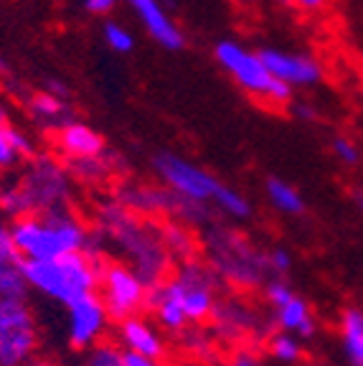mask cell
I'll list each match as a JSON object with an SVG mask.
<instances>
[{
    "label": "cell",
    "mask_w": 363,
    "mask_h": 366,
    "mask_svg": "<svg viewBox=\"0 0 363 366\" xmlns=\"http://www.w3.org/2000/svg\"><path fill=\"white\" fill-rule=\"evenodd\" d=\"M89 222L94 229L96 247L107 257H117L137 269L150 287L171 274L176 259L171 257L163 242L160 219L142 217L109 196L94 206Z\"/></svg>",
    "instance_id": "obj_1"
},
{
    "label": "cell",
    "mask_w": 363,
    "mask_h": 366,
    "mask_svg": "<svg viewBox=\"0 0 363 366\" xmlns=\"http://www.w3.org/2000/svg\"><path fill=\"white\" fill-rule=\"evenodd\" d=\"M227 285L201 254L173 264L165 280L150 287L148 313L171 338L191 326H209Z\"/></svg>",
    "instance_id": "obj_2"
},
{
    "label": "cell",
    "mask_w": 363,
    "mask_h": 366,
    "mask_svg": "<svg viewBox=\"0 0 363 366\" xmlns=\"http://www.w3.org/2000/svg\"><path fill=\"white\" fill-rule=\"evenodd\" d=\"M76 181L56 153H36L16 171L0 176V217L8 222L76 206Z\"/></svg>",
    "instance_id": "obj_3"
},
{
    "label": "cell",
    "mask_w": 363,
    "mask_h": 366,
    "mask_svg": "<svg viewBox=\"0 0 363 366\" xmlns=\"http://www.w3.org/2000/svg\"><path fill=\"white\" fill-rule=\"evenodd\" d=\"M8 232L13 249L23 259H51L96 247L89 217L76 206L16 217L8 222Z\"/></svg>",
    "instance_id": "obj_4"
},
{
    "label": "cell",
    "mask_w": 363,
    "mask_h": 366,
    "mask_svg": "<svg viewBox=\"0 0 363 366\" xmlns=\"http://www.w3.org/2000/svg\"><path fill=\"white\" fill-rule=\"evenodd\" d=\"M199 239L201 257L214 267L229 290L254 292V287H264V272L269 269L267 254H259L244 234L214 219L199 229Z\"/></svg>",
    "instance_id": "obj_5"
},
{
    "label": "cell",
    "mask_w": 363,
    "mask_h": 366,
    "mask_svg": "<svg viewBox=\"0 0 363 366\" xmlns=\"http://www.w3.org/2000/svg\"><path fill=\"white\" fill-rule=\"evenodd\" d=\"M104 257L107 254L99 247H91V249L71 252L51 259H26L31 295H41L49 303L64 308L74 303L76 297L96 292Z\"/></svg>",
    "instance_id": "obj_6"
},
{
    "label": "cell",
    "mask_w": 363,
    "mask_h": 366,
    "mask_svg": "<svg viewBox=\"0 0 363 366\" xmlns=\"http://www.w3.org/2000/svg\"><path fill=\"white\" fill-rule=\"evenodd\" d=\"M44 331L31 295H0V366H23L44 354Z\"/></svg>",
    "instance_id": "obj_7"
},
{
    "label": "cell",
    "mask_w": 363,
    "mask_h": 366,
    "mask_svg": "<svg viewBox=\"0 0 363 366\" xmlns=\"http://www.w3.org/2000/svg\"><path fill=\"white\" fill-rule=\"evenodd\" d=\"M214 56L219 66L237 81L252 97L264 99L269 104H287L292 99V86L274 79L269 69L264 66L259 51H249L239 41L224 39L214 46Z\"/></svg>",
    "instance_id": "obj_8"
},
{
    "label": "cell",
    "mask_w": 363,
    "mask_h": 366,
    "mask_svg": "<svg viewBox=\"0 0 363 366\" xmlns=\"http://www.w3.org/2000/svg\"><path fill=\"white\" fill-rule=\"evenodd\" d=\"M96 292L107 305L114 323L127 315L148 313L150 285L137 269H132L127 262L117 257H104L99 269V285Z\"/></svg>",
    "instance_id": "obj_9"
},
{
    "label": "cell",
    "mask_w": 363,
    "mask_h": 366,
    "mask_svg": "<svg viewBox=\"0 0 363 366\" xmlns=\"http://www.w3.org/2000/svg\"><path fill=\"white\" fill-rule=\"evenodd\" d=\"M153 171L163 186L176 191L178 196L193 201V204L214 206L222 199V191L227 183H222L216 176H211L206 168L196 166L191 160L176 153H160L153 158Z\"/></svg>",
    "instance_id": "obj_10"
},
{
    "label": "cell",
    "mask_w": 363,
    "mask_h": 366,
    "mask_svg": "<svg viewBox=\"0 0 363 366\" xmlns=\"http://www.w3.org/2000/svg\"><path fill=\"white\" fill-rule=\"evenodd\" d=\"M114 318L109 315L107 305L99 292L76 297L74 303L64 305V338L71 354L81 356L84 351L94 349L96 343L112 338Z\"/></svg>",
    "instance_id": "obj_11"
},
{
    "label": "cell",
    "mask_w": 363,
    "mask_h": 366,
    "mask_svg": "<svg viewBox=\"0 0 363 366\" xmlns=\"http://www.w3.org/2000/svg\"><path fill=\"white\" fill-rule=\"evenodd\" d=\"M112 338L125 354H135L142 359H173V338L155 323L150 313L127 315L117 320L112 328Z\"/></svg>",
    "instance_id": "obj_12"
},
{
    "label": "cell",
    "mask_w": 363,
    "mask_h": 366,
    "mask_svg": "<svg viewBox=\"0 0 363 366\" xmlns=\"http://www.w3.org/2000/svg\"><path fill=\"white\" fill-rule=\"evenodd\" d=\"M209 328L214 336L222 341L224 349H237L247 346L252 333V310L247 308L244 292L239 290H224L222 300L216 305L214 315L209 320Z\"/></svg>",
    "instance_id": "obj_13"
},
{
    "label": "cell",
    "mask_w": 363,
    "mask_h": 366,
    "mask_svg": "<svg viewBox=\"0 0 363 366\" xmlns=\"http://www.w3.org/2000/svg\"><path fill=\"white\" fill-rule=\"evenodd\" d=\"M49 143H51V153H56L61 160H79V158H94V155L107 153V143L104 137L94 130L91 125L81 120H69L59 122L56 127L49 130Z\"/></svg>",
    "instance_id": "obj_14"
},
{
    "label": "cell",
    "mask_w": 363,
    "mask_h": 366,
    "mask_svg": "<svg viewBox=\"0 0 363 366\" xmlns=\"http://www.w3.org/2000/svg\"><path fill=\"white\" fill-rule=\"evenodd\" d=\"M259 56L274 79L289 86H312L323 79V66L305 54H289L279 49H259Z\"/></svg>",
    "instance_id": "obj_15"
},
{
    "label": "cell",
    "mask_w": 363,
    "mask_h": 366,
    "mask_svg": "<svg viewBox=\"0 0 363 366\" xmlns=\"http://www.w3.org/2000/svg\"><path fill=\"white\" fill-rule=\"evenodd\" d=\"M227 354L222 341L214 336L209 326H191L173 338V361L178 364L216 366Z\"/></svg>",
    "instance_id": "obj_16"
},
{
    "label": "cell",
    "mask_w": 363,
    "mask_h": 366,
    "mask_svg": "<svg viewBox=\"0 0 363 366\" xmlns=\"http://www.w3.org/2000/svg\"><path fill=\"white\" fill-rule=\"evenodd\" d=\"M127 6L135 11V16L142 21V26L155 44H160L168 51H181L186 46V36L176 26V21L168 16L160 0H127Z\"/></svg>",
    "instance_id": "obj_17"
},
{
    "label": "cell",
    "mask_w": 363,
    "mask_h": 366,
    "mask_svg": "<svg viewBox=\"0 0 363 366\" xmlns=\"http://www.w3.org/2000/svg\"><path fill=\"white\" fill-rule=\"evenodd\" d=\"M66 163V160H64ZM79 189H107L117 183L119 160L112 153L94 155V158H79L66 163Z\"/></svg>",
    "instance_id": "obj_18"
},
{
    "label": "cell",
    "mask_w": 363,
    "mask_h": 366,
    "mask_svg": "<svg viewBox=\"0 0 363 366\" xmlns=\"http://www.w3.org/2000/svg\"><path fill=\"white\" fill-rule=\"evenodd\" d=\"M39 150H36V143L31 140V135L18 130L16 125L0 127V176L16 171L18 166H23Z\"/></svg>",
    "instance_id": "obj_19"
},
{
    "label": "cell",
    "mask_w": 363,
    "mask_h": 366,
    "mask_svg": "<svg viewBox=\"0 0 363 366\" xmlns=\"http://www.w3.org/2000/svg\"><path fill=\"white\" fill-rule=\"evenodd\" d=\"M160 229H163L165 247L176 262L201 254V239L196 227L181 222V219H160Z\"/></svg>",
    "instance_id": "obj_20"
},
{
    "label": "cell",
    "mask_w": 363,
    "mask_h": 366,
    "mask_svg": "<svg viewBox=\"0 0 363 366\" xmlns=\"http://www.w3.org/2000/svg\"><path fill=\"white\" fill-rule=\"evenodd\" d=\"M0 295L3 297L31 295L29 274H26V259L13 247L0 252Z\"/></svg>",
    "instance_id": "obj_21"
},
{
    "label": "cell",
    "mask_w": 363,
    "mask_h": 366,
    "mask_svg": "<svg viewBox=\"0 0 363 366\" xmlns=\"http://www.w3.org/2000/svg\"><path fill=\"white\" fill-rule=\"evenodd\" d=\"M274 323L279 331L295 333V336L310 338L315 333V318H312L310 308L302 297L292 295L284 305L274 308Z\"/></svg>",
    "instance_id": "obj_22"
},
{
    "label": "cell",
    "mask_w": 363,
    "mask_h": 366,
    "mask_svg": "<svg viewBox=\"0 0 363 366\" xmlns=\"http://www.w3.org/2000/svg\"><path fill=\"white\" fill-rule=\"evenodd\" d=\"M26 109H29L31 117H34L36 122H41V125H49V130H51V127H56L59 122H64V120H69V117H71L66 97H61V94H54V92H49V89L34 92V94L26 99Z\"/></svg>",
    "instance_id": "obj_23"
},
{
    "label": "cell",
    "mask_w": 363,
    "mask_h": 366,
    "mask_svg": "<svg viewBox=\"0 0 363 366\" xmlns=\"http://www.w3.org/2000/svg\"><path fill=\"white\" fill-rule=\"evenodd\" d=\"M264 189H267L269 204H272L277 212L289 214V217H297V214L305 212V201H302V196L297 194L295 186H289V183L282 181V178H267Z\"/></svg>",
    "instance_id": "obj_24"
},
{
    "label": "cell",
    "mask_w": 363,
    "mask_h": 366,
    "mask_svg": "<svg viewBox=\"0 0 363 366\" xmlns=\"http://www.w3.org/2000/svg\"><path fill=\"white\" fill-rule=\"evenodd\" d=\"M343 349H346L348 359L356 366H363V313L358 310H346L343 313Z\"/></svg>",
    "instance_id": "obj_25"
},
{
    "label": "cell",
    "mask_w": 363,
    "mask_h": 366,
    "mask_svg": "<svg viewBox=\"0 0 363 366\" xmlns=\"http://www.w3.org/2000/svg\"><path fill=\"white\" fill-rule=\"evenodd\" d=\"M76 366H127V361L125 351L119 349V343L114 338H107V341L96 343L94 349L84 351Z\"/></svg>",
    "instance_id": "obj_26"
},
{
    "label": "cell",
    "mask_w": 363,
    "mask_h": 366,
    "mask_svg": "<svg viewBox=\"0 0 363 366\" xmlns=\"http://www.w3.org/2000/svg\"><path fill=\"white\" fill-rule=\"evenodd\" d=\"M267 351L277 361H282V364H297L302 359V346L297 341V336L295 333L279 331V328L277 333H272L267 338Z\"/></svg>",
    "instance_id": "obj_27"
},
{
    "label": "cell",
    "mask_w": 363,
    "mask_h": 366,
    "mask_svg": "<svg viewBox=\"0 0 363 366\" xmlns=\"http://www.w3.org/2000/svg\"><path fill=\"white\" fill-rule=\"evenodd\" d=\"M102 39L114 54H130L132 49H135V36H132L125 26H119V23H114V21L104 23Z\"/></svg>",
    "instance_id": "obj_28"
},
{
    "label": "cell",
    "mask_w": 363,
    "mask_h": 366,
    "mask_svg": "<svg viewBox=\"0 0 363 366\" xmlns=\"http://www.w3.org/2000/svg\"><path fill=\"white\" fill-rule=\"evenodd\" d=\"M262 290H264V300L272 305V310L279 308V305H284L289 297L295 295V292H292V287H289L284 280H267Z\"/></svg>",
    "instance_id": "obj_29"
},
{
    "label": "cell",
    "mask_w": 363,
    "mask_h": 366,
    "mask_svg": "<svg viewBox=\"0 0 363 366\" xmlns=\"http://www.w3.org/2000/svg\"><path fill=\"white\" fill-rule=\"evenodd\" d=\"M333 153L338 155L343 163H348V166H356L358 158H361V153H358L356 145H353L351 140H348V137H343V135H338L333 140Z\"/></svg>",
    "instance_id": "obj_30"
},
{
    "label": "cell",
    "mask_w": 363,
    "mask_h": 366,
    "mask_svg": "<svg viewBox=\"0 0 363 366\" xmlns=\"http://www.w3.org/2000/svg\"><path fill=\"white\" fill-rule=\"evenodd\" d=\"M267 264L272 272L284 274L289 267H292V257H289V252L282 249V247H274V249L267 252Z\"/></svg>",
    "instance_id": "obj_31"
},
{
    "label": "cell",
    "mask_w": 363,
    "mask_h": 366,
    "mask_svg": "<svg viewBox=\"0 0 363 366\" xmlns=\"http://www.w3.org/2000/svg\"><path fill=\"white\" fill-rule=\"evenodd\" d=\"M127 366H178V361L173 359H142L135 354H125Z\"/></svg>",
    "instance_id": "obj_32"
},
{
    "label": "cell",
    "mask_w": 363,
    "mask_h": 366,
    "mask_svg": "<svg viewBox=\"0 0 363 366\" xmlns=\"http://www.w3.org/2000/svg\"><path fill=\"white\" fill-rule=\"evenodd\" d=\"M81 3H84L86 11L94 13V16H104V13H109L117 6V0H81Z\"/></svg>",
    "instance_id": "obj_33"
},
{
    "label": "cell",
    "mask_w": 363,
    "mask_h": 366,
    "mask_svg": "<svg viewBox=\"0 0 363 366\" xmlns=\"http://www.w3.org/2000/svg\"><path fill=\"white\" fill-rule=\"evenodd\" d=\"M23 366H71V364H66L64 359H59V356H49V354H39V356H34L31 361H26Z\"/></svg>",
    "instance_id": "obj_34"
},
{
    "label": "cell",
    "mask_w": 363,
    "mask_h": 366,
    "mask_svg": "<svg viewBox=\"0 0 363 366\" xmlns=\"http://www.w3.org/2000/svg\"><path fill=\"white\" fill-rule=\"evenodd\" d=\"M11 244V232H8V219L6 217H0V252L8 249Z\"/></svg>",
    "instance_id": "obj_35"
},
{
    "label": "cell",
    "mask_w": 363,
    "mask_h": 366,
    "mask_svg": "<svg viewBox=\"0 0 363 366\" xmlns=\"http://www.w3.org/2000/svg\"><path fill=\"white\" fill-rule=\"evenodd\" d=\"M292 6L302 8V11H320L325 6V0H292Z\"/></svg>",
    "instance_id": "obj_36"
},
{
    "label": "cell",
    "mask_w": 363,
    "mask_h": 366,
    "mask_svg": "<svg viewBox=\"0 0 363 366\" xmlns=\"http://www.w3.org/2000/svg\"><path fill=\"white\" fill-rule=\"evenodd\" d=\"M46 89L54 92V94H61V97H66V94H69L66 86H64L59 79H49V81H46Z\"/></svg>",
    "instance_id": "obj_37"
},
{
    "label": "cell",
    "mask_w": 363,
    "mask_h": 366,
    "mask_svg": "<svg viewBox=\"0 0 363 366\" xmlns=\"http://www.w3.org/2000/svg\"><path fill=\"white\" fill-rule=\"evenodd\" d=\"M6 125H13V120H11V114H8V109L0 104V127H6Z\"/></svg>",
    "instance_id": "obj_38"
},
{
    "label": "cell",
    "mask_w": 363,
    "mask_h": 366,
    "mask_svg": "<svg viewBox=\"0 0 363 366\" xmlns=\"http://www.w3.org/2000/svg\"><path fill=\"white\" fill-rule=\"evenodd\" d=\"M295 112L300 114V117H307V120H310V117H312V109H310V104H297V107H295Z\"/></svg>",
    "instance_id": "obj_39"
},
{
    "label": "cell",
    "mask_w": 363,
    "mask_h": 366,
    "mask_svg": "<svg viewBox=\"0 0 363 366\" xmlns=\"http://www.w3.org/2000/svg\"><path fill=\"white\" fill-rule=\"evenodd\" d=\"M279 6H289V3H292V0H277Z\"/></svg>",
    "instance_id": "obj_40"
},
{
    "label": "cell",
    "mask_w": 363,
    "mask_h": 366,
    "mask_svg": "<svg viewBox=\"0 0 363 366\" xmlns=\"http://www.w3.org/2000/svg\"><path fill=\"white\" fill-rule=\"evenodd\" d=\"M178 366H199V364H178Z\"/></svg>",
    "instance_id": "obj_41"
},
{
    "label": "cell",
    "mask_w": 363,
    "mask_h": 366,
    "mask_svg": "<svg viewBox=\"0 0 363 366\" xmlns=\"http://www.w3.org/2000/svg\"><path fill=\"white\" fill-rule=\"evenodd\" d=\"M244 3H252V0H244Z\"/></svg>",
    "instance_id": "obj_42"
}]
</instances>
